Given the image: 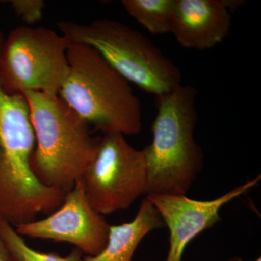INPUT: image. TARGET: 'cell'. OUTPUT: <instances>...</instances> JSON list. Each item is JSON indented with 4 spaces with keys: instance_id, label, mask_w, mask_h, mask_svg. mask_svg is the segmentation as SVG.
<instances>
[{
    "instance_id": "cell-5",
    "label": "cell",
    "mask_w": 261,
    "mask_h": 261,
    "mask_svg": "<svg viewBox=\"0 0 261 261\" xmlns=\"http://www.w3.org/2000/svg\"><path fill=\"white\" fill-rule=\"evenodd\" d=\"M62 35L93 47L127 82L156 97L181 84V70L148 37L126 24L99 19L88 24L61 20Z\"/></svg>"
},
{
    "instance_id": "cell-4",
    "label": "cell",
    "mask_w": 261,
    "mask_h": 261,
    "mask_svg": "<svg viewBox=\"0 0 261 261\" xmlns=\"http://www.w3.org/2000/svg\"><path fill=\"white\" fill-rule=\"evenodd\" d=\"M68 69L58 95L89 126L104 134L137 135L142 129L140 99L95 49L70 42Z\"/></svg>"
},
{
    "instance_id": "cell-3",
    "label": "cell",
    "mask_w": 261,
    "mask_h": 261,
    "mask_svg": "<svg viewBox=\"0 0 261 261\" xmlns=\"http://www.w3.org/2000/svg\"><path fill=\"white\" fill-rule=\"evenodd\" d=\"M197 90L178 86L156 97L152 140L142 149L147 166L146 195H186L203 166L195 139Z\"/></svg>"
},
{
    "instance_id": "cell-16",
    "label": "cell",
    "mask_w": 261,
    "mask_h": 261,
    "mask_svg": "<svg viewBox=\"0 0 261 261\" xmlns=\"http://www.w3.org/2000/svg\"><path fill=\"white\" fill-rule=\"evenodd\" d=\"M0 261H12L1 238H0Z\"/></svg>"
},
{
    "instance_id": "cell-13",
    "label": "cell",
    "mask_w": 261,
    "mask_h": 261,
    "mask_svg": "<svg viewBox=\"0 0 261 261\" xmlns=\"http://www.w3.org/2000/svg\"><path fill=\"white\" fill-rule=\"evenodd\" d=\"M0 238L12 261H80L82 258V252L76 248L66 257L34 250L16 232L13 225L2 219H0Z\"/></svg>"
},
{
    "instance_id": "cell-15",
    "label": "cell",
    "mask_w": 261,
    "mask_h": 261,
    "mask_svg": "<svg viewBox=\"0 0 261 261\" xmlns=\"http://www.w3.org/2000/svg\"><path fill=\"white\" fill-rule=\"evenodd\" d=\"M223 3L226 7V9L228 10L230 13L240 8L242 5L244 4L245 2L242 0H222Z\"/></svg>"
},
{
    "instance_id": "cell-1",
    "label": "cell",
    "mask_w": 261,
    "mask_h": 261,
    "mask_svg": "<svg viewBox=\"0 0 261 261\" xmlns=\"http://www.w3.org/2000/svg\"><path fill=\"white\" fill-rule=\"evenodd\" d=\"M5 38L0 31V49ZM35 136L23 94H8L0 85V219L27 224L58 209L65 194L43 185L31 168Z\"/></svg>"
},
{
    "instance_id": "cell-9",
    "label": "cell",
    "mask_w": 261,
    "mask_h": 261,
    "mask_svg": "<svg viewBox=\"0 0 261 261\" xmlns=\"http://www.w3.org/2000/svg\"><path fill=\"white\" fill-rule=\"evenodd\" d=\"M260 176L235 187L211 200H196L186 195H149L148 199L157 209L169 229V250L166 261H181L189 243L221 220L220 211L228 202L256 186Z\"/></svg>"
},
{
    "instance_id": "cell-7",
    "label": "cell",
    "mask_w": 261,
    "mask_h": 261,
    "mask_svg": "<svg viewBox=\"0 0 261 261\" xmlns=\"http://www.w3.org/2000/svg\"><path fill=\"white\" fill-rule=\"evenodd\" d=\"M82 181L89 204L99 214L128 209L146 195L147 166L142 149L132 147L121 134H104Z\"/></svg>"
},
{
    "instance_id": "cell-10",
    "label": "cell",
    "mask_w": 261,
    "mask_h": 261,
    "mask_svg": "<svg viewBox=\"0 0 261 261\" xmlns=\"http://www.w3.org/2000/svg\"><path fill=\"white\" fill-rule=\"evenodd\" d=\"M231 15L222 0H175L170 33L182 47L204 51L226 39Z\"/></svg>"
},
{
    "instance_id": "cell-14",
    "label": "cell",
    "mask_w": 261,
    "mask_h": 261,
    "mask_svg": "<svg viewBox=\"0 0 261 261\" xmlns=\"http://www.w3.org/2000/svg\"><path fill=\"white\" fill-rule=\"evenodd\" d=\"M8 3L27 27H33L42 19L45 8L43 0H12Z\"/></svg>"
},
{
    "instance_id": "cell-11",
    "label": "cell",
    "mask_w": 261,
    "mask_h": 261,
    "mask_svg": "<svg viewBox=\"0 0 261 261\" xmlns=\"http://www.w3.org/2000/svg\"><path fill=\"white\" fill-rule=\"evenodd\" d=\"M163 226L157 209L146 198L132 221L110 226L108 243L102 251L94 256L82 257L80 261H133L134 253L146 235Z\"/></svg>"
},
{
    "instance_id": "cell-8",
    "label": "cell",
    "mask_w": 261,
    "mask_h": 261,
    "mask_svg": "<svg viewBox=\"0 0 261 261\" xmlns=\"http://www.w3.org/2000/svg\"><path fill=\"white\" fill-rule=\"evenodd\" d=\"M110 226L89 204L81 178L48 217L14 228L20 236L72 244L87 256H94L106 246Z\"/></svg>"
},
{
    "instance_id": "cell-12",
    "label": "cell",
    "mask_w": 261,
    "mask_h": 261,
    "mask_svg": "<svg viewBox=\"0 0 261 261\" xmlns=\"http://www.w3.org/2000/svg\"><path fill=\"white\" fill-rule=\"evenodd\" d=\"M175 0H123L128 14L152 34L170 33Z\"/></svg>"
},
{
    "instance_id": "cell-17",
    "label": "cell",
    "mask_w": 261,
    "mask_h": 261,
    "mask_svg": "<svg viewBox=\"0 0 261 261\" xmlns=\"http://www.w3.org/2000/svg\"><path fill=\"white\" fill-rule=\"evenodd\" d=\"M228 261H244V260H242V259L238 258V257H234V258L231 259V260H230ZM255 261H261L260 257H259V258H257V260H255Z\"/></svg>"
},
{
    "instance_id": "cell-2",
    "label": "cell",
    "mask_w": 261,
    "mask_h": 261,
    "mask_svg": "<svg viewBox=\"0 0 261 261\" xmlns=\"http://www.w3.org/2000/svg\"><path fill=\"white\" fill-rule=\"evenodd\" d=\"M35 147L31 168L44 186L66 194L93 162L100 137L58 94L29 92Z\"/></svg>"
},
{
    "instance_id": "cell-6",
    "label": "cell",
    "mask_w": 261,
    "mask_h": 261,
    "mask_svg": "<svg viewBox=\"0 0 261 261\" xmlns=\"http://www.w3.org/2000/svg\"><path fill=\"white\" fill-rule=\"evenodd\" d=\"M70 42L44 27L20 25L0 49V85L8 94H58L68 73Z\"/></svg>"
}]
</instances>
